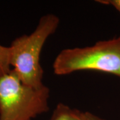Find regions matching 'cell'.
<instances>
[{"label": "cell", "instance_id": "1", "mask_svg": "<svg viewBox=\"0 0 120 120\" xmlns=\"http://www.w3.org/2000/svg\"><path fill=\"white\" fill-rule=\"evenodd\" d=\"M59 25L60 19L56 15L45 14L39 19L31 34L14 39L9 46L11 69L24 84L33 87L44 86L40 56L45 43Z\"/></svg>", "mask_w": 120, "mask_h": 120}, {"label": "cell", "instance_id": "2", "mask_svg": "<svg viewBox=\"0 0 120 120\" xmlns=\"http://www.w3.org/2000/svg\"><path fill=\"white\" fill-rule=\"evenodd\" d=\"M49 89L24 84L11 69L0 75V120H33L49 111Z\"/></svg>", "mask_w": 120, "mask_h": 120}, {"label": "cell", "instance_id": "3", "mask_svg": "<svg viewBox=\"0 0 120 120\" xmlns=\"http://www.w3.org/2000/svg\"><path fill=\"white\" fill-rule=\"evenodd\" d=\"M53 69L57 75L91 70L120 78V36L90 46L64 49L56 57Z\"/></svg>", "mask_w": 120, "mask_h": 120}, {"label": "cell", "instance_id": "4", "mask_svg": "<svg viewBox=\"0 0 120 120\" xmlns=\"http://www.w3.org/2000/svg\"><path fill=\"white\" fill-rule=\"evenodd\" d=\"M73 109L64 103H58L49 120H72Z\"/></svg>", "mask_w": 120, "mask_h": 120}, {"label": "cell", "instance_id": "5", "mask_svg": "<svg viewBox=\"0 0 120 120\" xmlns=\"http://www.w3.org/2000/svg\"><path fill=\"white\" fill-rule=\"evenodd\" d=\"M11 50L9 46L0 45V75L9 71L11 67Z\"/></svg>", "mask_w": 120, "mask_h": 120}, {"label": "cell", "instance_id": "6", "mask_svg": "<svg viewBox=\"0 0 120 120\" xmlns=\"http://www.w3.org/2000/svg\"><path fill=\"white\" fill-rule=\"evenodd\" d=\"M97 2L101 4L111 5L120 13V0H99Z\"/></svg>", "mask_w": 120, "mask_h": 120}, {"label": "cell", "instance_id": "7", "mask_svg": "<svg viewBox=\"0 0 120 120\" xmlns=\"http://www.w3.org/2000/svg\"><path fill=\"white\" fill-rule=\"evenodd\" d=\"M72 120H87L83 115V112H80L76 109H73Z\"/></svg>", "mask_w": 120, "mask_h": 120}, {"label": "cell", "instance_id": "8", "mask_svg": "<svg viewBox=\"0 0 120 120\" xmlns=\"http://www.w3.org/2000/svg\"><path fill=\"white\" fill-rule=\"evenodd\" d=\"M83 115L87 120H104L90 112H83Z\"/></svg>", "mask_w": 120, "mask_h": 120}]
</instances>
